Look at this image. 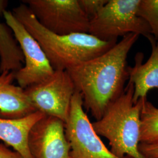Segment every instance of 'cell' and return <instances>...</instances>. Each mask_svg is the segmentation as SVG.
Returning <instances> with one entry per match:
<instances>
[{
	"label": "cell",
	"mask_w": 158,
	"mask_h": 158,
	"mask_svg": "<svg viewBox=\"0 0 158 158\" xmlns=\"http://www.w3.org/2000/svg\"><path fill=\"white\" fill-rule=\"evenodd\" d=\"M64 128L72 158H119L106 147L94 130L83 110L82 96L79 91L75 92L72 99Z\"/></svg>",
	"instance_id": "52a82bcc"
},
{
	"label": "cell",
	"mask_w": 158,
	"mask_h": 158,
	"mask_svg": "<svg viewBox=\"0 0 158 158\" xmlns=\"http://www.w3.org/2000/svg\"><path fill=\"white\" fill-rule=\"evenodd\" d=\"M0 158H23V156L17 152L12 151L3 143H0Z\"/></svg>",
	"instance_id": "ac0fdd59"
},
{
	"label": "cell",
	"mask_w": 158,
	"mask_h": 158,
	"mask_svg": "<svg viewBox=\"0 0 158 158\" xmlns=\"http://www.w3.org/2000/svg\"><path fill=\"white\" fill-rule=\"evenodd\" d=\"M137 15L148 23L154 39L158 41V0H140Z\"/></svg>",
	"instance_id": "9a60e30c"
},
{
	"label": "cell",
	"mask_w": 158,
	"mask_h": 158,
	"mask_svg": "<svg viewBox=\"0 0 158 158\" xmlns=\"http://www.w3.org/2000/svg\"><path fill=\"white\" fill-rule=\"evenodd\" d=\"M151 55L146 62L143 63V54L136 53L135 64L128 66V82L134 85L133 100L136 102L139 99L147 97L152 89H158V41L151 42Z\"/></svg>",
	"instance_id": "30bf717a"
},
{
	"label": "cell",
	"mask_w": 158,
	"mask_h": 158,
	"mask_svg": "<svg viewBox=\"0 0 158 158\" xmlns=\"http://www.w3.org/2000/svg\"><path fill=\"white\" fill-rule=\"evenodd\" d=\"M139 150L145 158H158V142L139 145Z\"/></svg>",
	"instance_id": "e0dca14e"
},
{
	"label": "cell",
	"mask_w": 158,
	"mask_h": 158,
	"mask_svg": "<svg viewBox=\"0 0 158 158\" xmlns=\"http://www.w3.org/2000/svg\"><path fill=\"white\" fill-rule=\"evenodd\" d=\"M140 143H151L158 142V108L143 98L141 114Z\"/></svg>",
	"instance_id": "5bb4252c"
},
{
	"label": "cell",
	"mask_w": 158,
	"mask_h": 158,
	"mask_svg": "<svg viewBox=\"0 0 158 158\" xmlns=\"http://www.w3.org/2000/svg\"><path fill=\"white\" fill-rule=\"evenodd\" d=\"M40 24L53 34H89L90 19L78 0H25Z\"/></svg>",
	"instance_id": "5b68a950"
},
{
	"label": "cell",
	"mask_w": 158,
	"mask_h": 158,
	"mask_svg": "<svg viewBox=\"0 0 158 158\" xmlns=\"http://www.w3.org/2000/svg\"><path fill=\"white\" fill-rule=\"evenodd\" d=\"M15 72L0 74V118L18 119L37 111L24 89L13 84Z\"/></svg>",
	"instance_id": "8fae6325"
},
{
	"label": "cell",
	"mask_w": 158,
	"mask_h": 158,
	"mask_svg": "<svg viewBox=\"0 0 158 158\" xmlns=\"http://www.w3.org/2000/svg\"><path fill=\"white\" fill-rule=\"evenodd\" d=\"M24 91L37 111L66 123L72 99L76 91L66 70H55L48 78L29 86Z\"/></svg>",
	"instance_id": "8992f818"
},
{
	"label": "cell",
	"mask_w": 158,
	"mask_h": 158,
	"mask_svg": "<svg viewBox=\"0 0 158 158\" xmlns=\"http://www.w3.org/2000/svg\"><path fill=\"white\" fill-rule=\"evenodd\" d=\"M139 37L128 34L102 55L66 70L82 96L83 107L96 121L124 93L129 78L127 57Z\"/></svg>",
	"instance_id": "6da1fadb"
},
{
	"label": "cell",
	"mask_w": 158,
	"mask_h": 158,
	"mask_svg": "<svg viewBox=\"0 0 158 158\" xmlns=\"http://www.w3.org/2000/svg\"><path fill=\"white\" fill-rule=\"evenodd\" d=\"M134 85L110 103L102 117L92 123L98 135L107 138L111 152L119 158H145L139 150L143 98L134 102Z\"/></svg>",
	"instance_id": "3957f363"
},
{
	"label": "cell",
	"mask_w": 158,
	"mask_h": 158,
	"mask_svg": "<svg viewBox=\"0 0 158 158\" xmlns=\"http://www.w3.org/2000/svg\"><path fill=\"white\" fill-rule=\"evenodd\" d=\"M140 0H108L107 4L90 20L89 34L98 40L117 41L129 34L145 36L151 43L155 40L149 25L137 15Z\"/></svg>",
	"instance_id": "277c9868"
},
{
	"label": "cell",
	"mask_w": 158,
	"mask_h": 158,
	"mask_svg": "<svg viewBox=\"0 0 158 158\" xmlns=\"http://www.w3.org/2000/svg\"><path fill=\"white\" fill-rule=\"evenodd\" d=\"M28 147L32 158H73L64 123L53 117L45 115L32 127Z\"/></svg>",
	"instance_id": "9c48e42d"
},
{
	"label": "cell",
	"mask_w": 158,
	"mask_h": 158,
	"mask_svg": "<svg viewBox=\"0 0 158 158\" xmlns=\"http://www.w3.org/2000/svg\"><path fill=\"white\" fill-rule=\"evenodd\" d=\"M12 12L39 43L55 70H67L89 61L106 53L117 43L101 40L89 34H53L40 24L23 2Z\"/></svg>",
	"instance_id": "7a4b0ae2"
},
{
	"label": "cell",
	"mask_w": 158,
	"mask_h": 158,
	"mask_svg": "<svg viewBox=\"0 0 158 158\" xmlns=\"http://www.w3.org/2000/svg\"><path fill=\"white\" fill-rule=\"evenodd\" d=\"M36 111L18 119L0 118V139L12 147L23 158H32L28 147L29 132L39 120L45 117Z\"/></svg>",
	"instance_id": "7c38bea8"
},
{
	"label": "cell",
	"mask_w": 158,
	"mask_h": 158,
	"mask_svg": "<svg viewBox=\"0 0 158 158\" xmlns=\"http://www.w3.org/2000/svg\"><path fill=\"white\" fill-rule=\"evenodd\" d=\"M107 1L108 0H78L81 8L90 20L96 16Z\"/></svg>",
	"instance_id": "2e32d148"
},
{
	"label": "cell",
	"mask_w": 158,
	"mask_h": 158,
	"mask_svg": "<svg viewBox=\"0 0 158 158\" xmlns=\"http://www.w3.org/2000/svg\"><path fill=\"white\" fill-rule=\"evenodd\" d=\"M8 4L6 0H0V17ZM23 52L11 29L0 21V73L16 72L23 67Z\"/></svg>",
	"instance_id": "4fadbf2b"
},
{
	"label": "cell",
	"mask_w": 158,
	"mask_h": 158,
	"mask_svg": "<svg viewBox=\"0 0 158 158\" xmlns=\"http://www.w3.org/2000/svg\"><path fill=\"white\" fill-rule=\"evenodd\" d=\"M2 15L6 25L11 29L24 57L25 66L15 72V80L19 86L25 89L51 76L55 70L37 40L12 12L6 10Z\"/></svg>",
	"instance_id": "ba28073f"
}]
</instances>
